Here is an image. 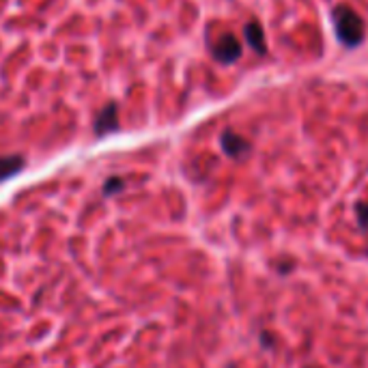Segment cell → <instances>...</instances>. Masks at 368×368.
<instances>
[{
    "label": "cell",
    "mask_w": 368,
    "mask_h": 368,
    "mask_svg": "<svg viewBox=\"0 0 368 368\" xmlns=\"http://www.w3.org/2000/svg\"><path fill=\"white\" fill-rule=\"evenodd\" d=\"M334 26H336V35H338V39H341L343 45L355 48L364 41V35H366L364 33V22L353 9H349L345 5L336 7L334 9Z\"/></svg>",
    "instance_id": "6da1fadb"
},
{
    "label": "cell",
    "mask_w": 368,
    "mask_h": 368,
    "mask_svg": "<svg viewBox=\"0 0 368 368\" xmlns=\"http://www.w3.org/2000/svg\"><path fill=\"white\" fill-rule=\"evenodd\" d=\"M220 143H222L224 153L231 155V157H243L250 151V143L235 132H224L222 138H220Z\"/></svg>",
    "instance_id": "277c9868"
},
{
    "label": "cell",
    "mask_w": 368,
    "mask_h": 368,
    "mask_svg": "<svg viewBox=\"0 0 368 368\" xmlns=\"http://www.w3.org/2000/svg\"><path fill=\"white\" fill-rule=\"evenodd\" d=\"M24 166V160L20 155H7V157H0V181L9 179L11 175L20 173Z\"/></svg>",
    "instance_id": "8992f818"
},
{
    "label": "cell",
    "mask_w": 368,
    "mask_h": 368,
    "mask_svg": "<svg viewBox=\"0 0 368 368\" xmlns=\"http://www.w3.org/2000/svg\"><path fill=\"white\" fill-rule=\"evenodd\" d=\"M355 213H358V222L364 229H368V203H360L355 207Z\"/></svg>",
    "instance_id": "52a82bcc"
},
{
    "label": "cell",
    "mask_w": 368,
    "mask_h": 368,
    "mask_svg": "<svg viewBox=\"0 0 368 368\" xmlns=\"http://www.w3.org/2000/svg\"><path fill=\"white\" fill-rule=\"evenodd\" d=\"M119 129V117H117V104H108L95 119V134L108 136Z\"/></svg>",
    "instance_id": "3957f363"
},
{
    "label": "cell",
    "mask_w": 368,
    "mask_h": 368,
    "mask_svg": "<svg viewBox=\"0 0 368 368\" xmlns=\"http://www.w3.org/2000/svg\"><path fill=\"white\" fill-rule=\"evenodd\" d=\"M243 33H246V41L250 43V48L254 52H259V54H265L267 52V43H265V33H263V26L259 22H248L246 28H243Z\"/></svg>",
    "instance_id": "5b68a950"
},
{
    "label": "cell",
    "mask_w": 368,
    "mask_h": 368,
    "mask_svg": "<svg viewBox=\"0 0 368 368\" xmlns=\"http://www.w3.org/2000/svg\"><path fill=\"white\" fill-rule=\"evenodd\" d=\"M241 52H243L241 43L233 35H222L220 41L213 45V56H215V61L222 63V65H231V63L239 61Z\"/></svg>",
    "instance_id": "7a4b0ae2"
},
{
    "label": "cell",
    "mask_w": 368,
    "mask_h": 368,
    "mask_svg": "<svg viewBox=\"0 0 368 368\" xmlns=\"http://www.w3.org/2000/svg\"><path fill=\"white\" fill-rule=\"evenodd\" d=\"M121 187H123V181H121V179H117V177H112V179L106 183L104 192H106V194H112V192H117V190H121Z\"/></svg>",
    "instance_id": "ba28073f"
}]
</instances>
